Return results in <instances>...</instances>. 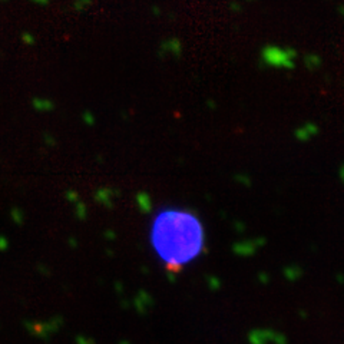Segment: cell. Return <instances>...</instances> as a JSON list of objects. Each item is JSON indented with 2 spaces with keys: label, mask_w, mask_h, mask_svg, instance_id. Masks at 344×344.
<instances>
[{
  "label": "cell",
  "mask_w": 344,
  "mask_h": 344,
  "mask_svg": "<svg viewBox=\"0 0 344 344\" xmlns=\"http://www.w3.org/2000/svg\"><path fill=\"white\" fill-rule=\"evenodd\" d=\"M151 243L166 265L171 268L183 267L197 258L203 250V225L189 212L163 211L152 223Z\"/></svg>",
  "instance_id": "1"
},
{
  "label": "cell",
  "mask_w": 344,
  "mask_h": 344,
  "mask_svg": "<svg viewBox=\"0 0 344 344\" xmlns=\"http://www.w3.org/2000/svg\"><path fill=\"white\" fill-rule=\"evenodd\" d=\"M33 1H38V3H46L47 0H33Z\"/></svg>",
  "instance_id": "2"
}]
</instances>
